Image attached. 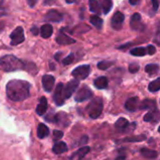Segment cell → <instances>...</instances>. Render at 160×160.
<instances>
[{
    "label": "cell",
    "mask_w": 160,
    "mask_h": 160,
    "mask_svg": "<svg viewBox=\"0 0 160 160\" xmlns=\"http://www.w3.org/2000/svg\"><path fill=\"white\" fill-rule=\"evenodd\" d=\"M31 84L26 81L11 80L8 82L6 87V93L8 98L15 102L22 101L30 96Z\"/></svg>",
    "instance_id": "1"
},
{
    "label": "cell",
    "mask_w": 160,
    "mask_h": 160,
    "mask_svg": "<svg viewBox=\"0 0 160 160\" xmlns=\"http://www.w3.org/2000/svg\"><path fill=\"white\" fill-rule=\"evenodd\" d=\"M25 68V63L16 56L11 54H7L0 57V69L6 72L16 71Z\"/></svg>",
    "instance_id": "2"
},
{
    "label": "cell",
    "mask_w": 160,
    "mask_h": 160,
    "mask_svg": "<svg viewBox=\"0 0 160 160\" xmlns=\"http://www.w3.org/2000/svg\"><path fill=\"white\" fill-rule=\"evenodd\" d=\"M103 111V100L101 98H95L86 107V112L92 119H98Z\"/></svg>",
    "instance_id": "3"
},
{
    "label": "cell",
    "mask_w": 160,
    "mask_h": 160,
    "mask_svg": "<svg viewBox=\"0 0 160 160\" xmlns=\"http://www.w3.org/2000/svg\"><path fill=\"white\" fill-rule=\"evenodd\" d=\"M90 71H91V68L89 65H82V66H79L76 68H74L72 70L71 74L76 80L80 81V80L86 79L89 76Z\"/></svg>",
    "instance_id": "4"
},
{
    "label": "cell",
    "mask_w": 160,
    "mask_h": 160,
    "mask_svg": "<svg viewBox=\"0 0 160 160\" xmlns=\"http://www.w3.org/2000/svg\"><path fill=\"white\" fill-rule=\"evenodd\" d=\"M93 98V92L92 90L86 86L83 85L82 88H80L75 96V101L76 102H83L85 100H88Z\"/></svg>",
    "instance_id": "5"
},
{
    "label": "cell",
    "mask_w": 160,
    "mask_h": 160,
    "mask_svg": "<svg viewBox=\"0 0 160 160\" xmlns=\"http://www.w3.org/2000/svg\"><path fill=\"white\" fill-rule=\"evenodd\" d=\"M10 45L16 46L22 42L24 41V34H23V29L21 26L16 27L12 33L10 34Z\"/></svg>",
    "instance_id": "6"
},
{
    "label": "cell",
    "mask_w": 160,
    "mask_h": 160,
    "mask_svg": "<svg viewBox=\"0 0 160 160\" xmlns=\"http://www.w3.org/2000/svg\"><path fill=\"white\" fill-rule=\"evenodd\" d=\"M79 83H80L79 81L74 79V80H71L70 82H68L67 83V85L65 87H63V98H64V99L69 98L74 94V92L78 89Z\"/></svg>",
    "instance_id": "7"
},
{
    "label": "cell",
    "mask_w": 160,
    "mask_h": 160,
    "mask_svg": "<svg viewBox=\"0 0 160 160\" xmlns=\"http://www.w3.org/2000/svg\"><path fill=\"white\" fill-rule=\"evenodd\" d=\"M130 27L135 31H143L145 29V25L142 22V17L140 13H134L130 20Z\"/></svg>",
    "instance_id": "8"
},
{
    "label": "cell",
    "mask_w": 160,
    "mask_h": 160,
    "mask_svg": "<svg viewBox=\"0 0 160 160\" xmlns=\"http://www.w3.org/2000/svg\"><path fill=\"white\" fill-rule=\"evenodd\" d=\"M44 20L48 22H60L63 20V14L55 9H50L45 15Z\"/></svg>",
    "instance_id": "9"
},
{
    "label": "cell",
    "mask_w": 160,
    "mask_h": 160,
    "mask_svg": "<svg viewBox=\"0 0 160 160\" xmlns=\"http://www.w3.org/2000/svg\"><path fill=\"white\" fill-rule=\"evenodd\" d=\"M124 21H125V15L120 11L115 12L114 15L112 18V28L115 29V30H120L122 28Z\"/></svg>",
    "instance_id": "10"
},
{
    "label": "cell",
    "mask_w": 160,
    "mask_h": 160,
    "mask_svg": "<svg viewBox=\"0 0 160 160\" xmlns=\"http://www.w3.org/2000/svg\"><path fill=\"white\" fill-rule=\"evenodd\" d=\"M63 87H64V85L62 82H59L55 87L53 99L57 106H62L65 103V99L63 98Z\"/></svg>",
    "instance_id": "11"
},
{
    "label": "cell",
    "mask_w": 160,
    "mask_h": 160,
    "mask_svg": "<svg viewBox=\"0 0 160 160\" xmlns=\"http://www.w3.org/2000/svg\"><path fill=\"white\" fill-rule=\"evenodd\" d=\"M139 106H140V99L138 97L130 98L125 103V108L128 112H136L137 110H139Z\"/></svg>",
    "instance_id": "12"
},
{
    "label": "cell",
    "mask_w": 160,
    "mask_h": 160,
    "mask_svg": "<svg viewBox=\"0 0 160 160\" xmlns=\"http://www.w3.org/2000/svg\"><path fill=\"white\" fill-rule=\"evenodd\" d=\"M55 79L52 75L46 74L42 77V85L46 92H51L53 88Z\"/></svg>",
    "instance_id": "13"
},
{
    "label": "cell",
    "mask_w": 160,
    "mask_h": 160,
    "mask_svg": "<svg viewBox=\"0 0 160 160\" xmlns=\"http://www.w3.org/2000/svg\"><path fill=\"white\" fill-rule=\"evenodd\" d=\"M56 42L60 45H69L72 43H75L76 40L70 37H68V35H66L65 33H63L62 31H60L59 35L56 38Z\"/></svg>",
    "instance_id": "14"
},
{
    "label": "cell",
    "mask_w": 160,
    "mask_h": 160,
    "mask_svg": "<svg viewBox=\"0 0 160 160\" xmlns=\"http://www.w3.org/2000/svg\"><path fill=\"white\" fill-rule=\"evenodd\" d=\"M90 151V148L88 146H82V148H80L78 151H76L75 153H73V155L69 158L70 160H82Z\"/></svg>",
    "instance_id": "15"
},
{
    "label": "cell",
    "mask_w": 160,
    "mask_h": 160,
    "mask_svg": "<svg viewBox=\"0 0 160 160\" xmlns=\"http://www.w3.org/2000/svg\"><path fill=\"white\" fill-rule=\"evenodd\" d=\"M143 120L145 122H150V123H158L159 121V112L157 110H154V111H151L149 112H147L144 117H143Z\"/></svg>",
    "instance_id": "16"
},
{
    "label": "cell",
    "mask_w": 160,
    "mask_h": 160,
    "mask_svg": "<svg viewBox=\"0 0 160 160\" xmlns=\"http://www.w3.org/2000/svg\"><path fill=\"white\" fill-rule=\"evenodd\" d=\"M139 109L140 110H150V111L157 110V102L152 99H144L143 101H142L140 103Z\"/></svg>",
    "instance_id": "17"
},
{
    "label": "cell",
    "mask_w": 160,
    "mask_h": 160,
    "mask_svg": "<svg viewBox=\"0 0 160 160\" xmlns=\"http://www.w3.org/2000/svg\"><path fill=\"white\" fill-rule=\"evenodd\" d=\"M47 108H48V102H47V99L45 97H41L40 99H39V103L38 105L37 106V109H36V112L42 116L43 114H45L46 111H47Z\"/></svg>",
    "instance_id": "18"
},
{
    "label": "cell",
    "mask_w": 160,
    "mask_h": 160,
    "mask_svg": "<svg viewBox=\"0 0 160 160\" xmlns=\"http://www.w3.org/2000/svg\"><path fill=\"white\" fill-rule=\"evenodd\" d=\"M114 128H115L118 131H125V130H127V128L131 129L128 121L126 118H123V117L119 118V119L115 122Z\"/></svg>",
    "instance_id": "19"
},
{
    "label": "cell",
    "mask_w": 160,
    "mask_h": 160,
    "mask_svg": "<svg viewBox=\"0 0 160 160\" xmlns=\"http://www.w3.org/2000/svg\"><path fill=\"white\" fill-rule=\"evenodd\" d=\"M145 140H146V136L142 134V135H136V136L124 138L120 141H117L116 143H120V142H143Z\"/></svg>",
    "instance_id": "20"
},
{
    "label": "cell",
    "mask_w": 160,
    "mask_h": 160,
    "mask_svg": "<svg viewBox=\"0 0 160 160\" xmlns=\"http://www.w3.org/2000/svg\"><path fill=\"white\" fill-rule=\"evenodd\" d=\"M108 84H109V81L108 78L105 76L98 77L94 81V85L98 89H106L108 87Z\"/></svg>",
    "instance_id": "21"
},
{
    "label": "cell",
    "mask_w": 160,
    "mask_h": 160,
    "mask_svg": "<svg viewBox=\"0 0 160 160\" xmlns=\"http://www.w3.org/2000/svg\"><path fill=\"white\" fill-rule=\"evenodd\" d=\"M141 154L143 158H148V159H156L158 158V153L157 151L152 150V149H148V148H142Z\"/></svg>",
    "instance_id": "22"
},
{
    "label": "cell",
    "mask_w": 160,
    "mask_h": 160,
    "mask_svg": "<svg viewBox=\"0 0 160 160\" xmlns=\"http://www.w3.org/2000/svg\"><path fill=\"white\" fill-rule=\"evenodd\" d=\"M68 151V146L67 143L64 142H58L52 146V152L55 155H60Z\"/></svg>",
    "instance_id": "23"
},
{
    "label": "cell",
    "mask_w": 160,
    "mask_h": 160,
    "mask_svg": "<svg viewBox=\"0 0 160 160\" xmlns=\"http://www.w3.org/2000/svg\"><path fill=\"white\" fill-rule=\"evenodd\" d=\"M52 32H53L52 26L51 24H49V23L42 25L41 28H40V36H41L43 38H50V37L52 35Z\"/></svg>",
    "instance_id": "24"
},
{
    "label": "cell",
    "mask_w": 160,
    "mask_h": 160,
    "mask_svg": "<svg viewBox=\"0 0 160 160\" xmlns=\"http://www.w3.org/2000/svg\"><path fill=\"white\" fill-rule=\"evenodd\" d=\"M37 135L38 139H44L49 135V128L44 124H39L37 128Z\"/></svg>",
    "instance_id": "25"
},
{
    "label": "cell",
    "mask_w": 160,
    "mask_h": 160,
    "mask_svg": "<svg viewBox=\"0 0 160 160\" xmlns=\"http://www.w3.org/2000/svg\"><path fill=\"white\" fill-rule=\"evenodd\" d=\"M100 3V7L103 10L104 14H108L112 8V0H99Z\"/></svg>",
    "instance_id": "26"
},
{
    "label": "cell",
    "mask_w": 160,
    "mask_h": 160,
    "mask_svg": "<svg viewBox=\"0 0 160 160\" xmlns=\"http://www.w3.org/2000/svg\"><path fill=\"white\" fill-rule=\"evenodd\" d=\"M89 8L93 13L99 14L101 12V8L98 0H89Z\"/></svg>",
    "instance_id": "27"
},
{
    "label": "cell",
    "mask_w": 160,
    "mask_h": 160,
    "mask_svg": "<svg viewBox=\"0 0 160 160\" xmlns=\"http://www.w3.org/2000/svg\"><path fill=\"white\" fill-rule=\"evenodd\" d=\"M145 72H147L150 76L156 75L159 71V66L158 64H149L145 67Z\"/></svg>",
    "instance_id": "28"
},
{
    "label": "cell",
    "mask_w": 160,
    "mask_h": 160,
    "mask_svg": "<svg viewBox=\"0 0 160 160\" xmlns=\"http://www.w3.org/2000/svg\"><path fill=\"white\" fill-rule=\"evenodd\" d=\"M90 22L98 29H101L102 28V24H103V20L97 16V15H93L91 18H90Z\"/></svg>",
    "instance_id": "29"
},
{
    "label": "cell",
    "mask_w": 160,
    "mask_h": 160,
    "mask_svg": "<svg viewBox=\"0 0 160 160\" xmlns=\"http://www.w3.org/2000/svg\"><path fill=\"white\" fill-rule=\"evenodd\" d=\"M130 53L134 56H144L147 54V49L144 47H137L130 50Z\"/></svg>",
    "instance_id": "30"
},
{
    "label": "cell",
    "mask_w": 160,
    "mask_h": 160,
    "mask_svg": "<svg viewBox=\"0 0 160 160\" xmlns=\"http://www.w3.org/2000/svg\"><path fill=\"white\" fill-rule=\"evenodd\" d=\"M160 89V79L159 78H157L155 81L151 82L149 83V86H148V90L150 92H158L159 91Z\"/></svg>",
    "instance_id": "31"
},
{
    "label": "cell",
    "mask_w": 160,
    "mask_h": 160,
    "mask_svg": "<svg viewBox=\"0 0 160 160\" xmlns=\"http://www.w3.org/2000/svg\"><path fill=\"white\" fill-rule=\"evenodd\" d=\"M114 64L113 61H107V60H104V61H101L98 64V68L101 70H106L108 69L109 68H111L112 65Z\"/></svg>",
    "instance_id": "32"
},
{
    "label": "cell",
    "mask_w": 160,
    "mask_h": 160,
    "mask_svg": "<svg viewBox=\"0 0 160 160\" xmlns=\"http://www.w3.org/2000/svg\"><path fill=\"white\" fill-rule=\"evenodd\" d=\"M73 60H74V54L73 53H69L67 57H65L63 59L62 62H63V65L64 66H68V65L71 64L73 62Z\"/></svg>",
    "instance_id": "33"
},
{
    "label": "cell",
    "mask_w": 160,
    "mask_h": 160,
    "mask_svg": "<svg viewBox=\"0 0 160 160\" xmlns=\"http://www.w3.org/2000/svg\"><path fill=\"white\" fill-rule=\"evenodd\" d=\"M128 70H129L130 73H133V74H134V73H137V72L140 70V66H139L137 63H132V64L129 65Z\"/></svg>",
    "instance_id": "34"
},
{
    "label": "cell",
    "mask_w": 160,
    "mask_h": 160,
    "mask_svg": "<svg viewBox=\"0 0 160 160\" xmlns=\"http://www.w3.org/2000/svg\"><path fill=\"white\" fill-rule=\"evenodd\" d=\"M63 136H64L63 131H60V130H54L53 131V140L54 141H59Z\"/></svg>",
    "instance_id": "35"
},
{
    "label": "cell",
    "mask_w": 160,
    "mask_h": 160,
    "mask_svg": "<svg viewBox=\"0 0 160 160\" xmlns=\"http://www.w3.org/2000/svg\"><path fill=\"white\" fill-rule=\"evenodd\" d=\"M146 49H147V53L150 54V55L155 54L156 52H157V49H156V47H155L154 45H149Z\"/></svg>",
    "instance_id": "36"
},
{
    "label": "cell",
    "mask_w": 160,
    "mask_h": 160,
    "mask_svg": "<svg viewBox=\"0 0 160 160\" xmlns=\"http://www.w3.org/2000/svg\"><path fill=\"white\" fill-rule=\"evenodd\" d=\"M151 2H152L154 10L157 11L158 9V8H159V2H158V0H151Z\"/></svg>",
    "instance_id": "37"
},
{
    "label": "cell",
    "mask_w": 160,
    "mask_h": 160,
    "mask_svg": "<svg viewBox=\"0 0 160 160\" xmlns=\"http://www.w3.org/2000/svg\"><path fill=\"white\" fill-rule=\"evenodd\" d=\"M88 142V137L87 136H82V139H81V141H80V144L81 145H85V143Z\"/></svg>",
    "instance_id": "38"
},
{
    "label": "cell",
    "mask_w": 160,
    "mask_h": 160,
    "mask_svg": "<svg viewBox=\"0 0 160 160\" xmlns=\"http://www.w3.org/2000/svg\"><path fill=\"white\" fill-rule=\"evenodd\" d=\"M31 32H32V34H34L35 36L38 35V27L33 26V27L31 28Z\"/></svg>",
    "instance_id": "39"
},
{
    "label": "cell",
    "mask_w": 160,
    "mask_h": 160,
    "mask_svg": "<svg viewBox=\"0 0 160 160\" xmlns=\"http://www.w3.org/2000/svg\"><path fill=\"white\" fill-rule=\"evenodd\" d=\"M6 15H7V10L4 8L0 7V18L3 17V16H6Z\"/></svg>",
    "instance_id": "40"
},
{
    "label": "cell",
    "mask_w": 160,
    "mask_h": 160,
    "mask_svg": "<svg viewBox=\"0 0 160 160\" xmlns=\"http://www.w3.org/2000/svg\"><path fill=\"white\" fill-rule=\"evenodd\" d=\"M38 0H27V2H28V5L30 6V7H34L36 4H37V2H38Z\"/></svg>",
    "instance_id": "41"
},
{
    "label": "cell",
    "mask_w": 160,
    "mask_h": 160,
    "mask_svg": "<svg viewBox=\"0 0 160 160\" xmlns=\"http://www.w3.org/2000/svg\"><path fill=\"white\" fill-rule=\"evenodd\" d=\"M139 2H140V0H129V3H130V5H132V6H135V5H137V4H139Z\"/></svg>",
    "instance_id": "42"
},
{
    "label": "cell",
    "mask_w": 160,
    "mask_h": 160,
    "mask_svg": "<svg viewBox=\"0 0 160 160\" xmlns=\"http://www.w3.org/2000/svg\"><path fill=\"white\" fill-rule=\"evenodd\" d=\"M62 55V52H57L55 55H54V58H55V60H57V61H59V58H60V56Z\"/></svg>",
    "instance_id": "43"
},
{
    "label": "cell",
    "mask_w": 160,
    "mask_h": 160,
    "mask_svg": "<svg viewBox=\"0 0 160 160\" xmlns=\"http://www.w3.org/2000/svg\"><path fill=\"white\" fill-rule=\"evenodd\" d=\"M54 1L55 0H45L44 1V5H47V4L48 5H52V3H54Z\"/></svg>",
    "instance_id": "44"
},
{
    "label": "cell",
    "mask_w": 160,
    "mask_h": 160,
    "mask_svg": "<svg viewBox=\"0 0 160 160\" xmlns=\"http://www.w3.org/2000/svg\"><path fill=\"white\" fill-rule=\"evenodd\" d=\"M67 1V3H73V2H75L76 0H66Z\"/></svg>",
    "instance_id": "45"
},
{
    "label": "cell",
    "mask_w": 160,
    "mask_h": 160,
    "mask_svg": "<svg viewBox=\"0 0 160 160\" xmlns=\"http://www.w3.org/2000/svg\"><path fill=\"white\" fill-rule=\"evenodd\" d=\"M1 2H2V0H0V4H1Z\"/></svg>",
    "instance_id": "46"
}]
</instances>
